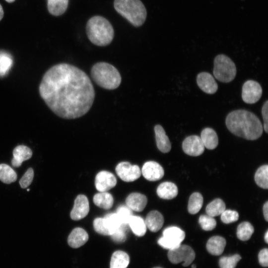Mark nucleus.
<instances>
[{
	"label": "nucleus",
	"mask_w": 268,
	"mask_h": 268,
	"mask_svg": "<svg viewBox=\"0 0 268 268\" xmlns=\"http://www.w3.org/2000/svg\"><path fill=\"white\" fill-rule=\"evenodd\" d=\"M121 222L128 225L129 220L132 215V210L127 205H120L117 209V212Z\"/></svg>",
	"instance_id": "38"
},
{
	"label": "nucleus",
	"mask_w": 268,
	"mask_h": 268,
	"mask_svg": "<svg viewBox=\"0 0 268 268\" xmlns=\"http://www.w3.org/2000/svg\"><path fill=\"white\" fill-rule=\"evenodd\" d=\"M91 76L98 86L108 90L117 88L122 81L118 70L111 64L106 62L94 64L91 69Z\"/></svg>",
	"instance_id": "4"
},
{
	"label": "nucleus",
	"mask_w": 268,
	"mask_h": 268,
	"mask_svg": "<svg viewBox=\"0 0 268 268\" xmlns=\"http://www.w3.org/2000/svg\"><path fill=\"white\" fill-rule=\"evenodd\" d=\"M141 172L143 177L150 181H155L161 179L164 174V169L157 162L150 161L145 162Z\"/></svg>",
	"instance_id": "14"
},
{
	"label": "nucleus",
	"mask_w": 268,
	"mask_h": 268,
	"mask_svg": "<svg viewBox=\"0 0 268 268\" xmlns=\"http://www.w3.org/2000/svg\"><path fill=\"white\" fill-rule=\"evenodd\" d=\"M157 147L163 153L169 152L171 144L163 128L160 125H156L154 128Z\"/></svg>",
	"instance_id": "19"
},
{
	"label": "nucleus",
	"mask_w": 268,
	"mask_h": 268,
	"mask_svg": "<svg viewBox=\"0 0 268 268\" xmlns=\"http://www.w3.org/2000/svg\"><path fill=\"white\" fill-rule=\"evenodd\" d=\"M34 178V170L32 168H28L23 176L19 180V184L22 189L28 187L33 181Z\"/></svg>",
	"instance_id": "41"
},
{
	"label": "nucleus",
	"mask_w": 268,
	"mask_h": 268,
	"mask_svg": "<svg viewBox=\"0 0 268 268\" xmlns=\"http://www.w3.org/2000/svg\"><path fill=\"white\" fill-rule=\"evenodd\" d=\"M130 263L129 255L124 251H115L112 255L110 268H127Z\"/></svg>",
	"instance_id": "24"
},
{
	"label": "nucleus",
	"mask_w": 268,
	"mask_h": 268,
	"mask_svg": "<svg viewBox=\"0 0 268 268\" xmlns=\"http://www.w3.org/2000/svg\"><path fill=\"white\" fill-rule=\"evenodd\" d=\"M32 155V151L30 148L24 145H18L13 150L11 164L14 167H18L23 161L30 159Z\"/></svg>",
	"instance_id": "18"
},
{
	"label": "nucleus",
	"mask_w": 268,
	"mask_h": 268,
	"mask_svg": "<svg viewBox=\"0 0 268 268\" xmlns=\"http://www.w3.org/2000/svg\"><path fill=\"white\" fill-rule=\"evenodd\" d=\"M199 222L201 228L205 231H210L215 228L216 221L213 217L208 215H201L200 216Z\"/></svg>",
	"instance_id": "36"
},
{
	"label": "nucleus",
	"mask_w": 268,
	"mask_h": 268,
	"mask_svg": "<svg viewBox=\"0 0 268 268\" xmlns=\"http://www.w3.org/2000/svg\"><path fill=\"white\" fill-rule=\"evenodd\" d=\"M169 260L173 264L183 262V266H189L195 258L193 249L187 245H180L178 247L169 250L168 253Z\"/></svg>",
	"instance_id": "8"
},
{
	"label": "nucleus",
	"mask_w": 268,
	"mask_h": 268,
	"mask_svg": "<svg viewBox=\"0 0 268 268\" xmlns=\"http://www.w3.org/2000/svg\"><path fill=\"white\" fill-rule=\"evenodd\" d=\"M68 3V0H48V10L52 15H60L66 10Z\"/></svg>",
	"instance_id": "28"
},
{
	"label": "nucleus",
	"mask_w": 268,
	"mask_h": 268,
	"mask_svg": "<svg viewBox=\"0 0 268 268\" xmlns=\"http://www.w3.org/2000/svg\"><path fill=\"white\" fill-rule=\"evenodd\" d=\"M259 264L264 267L268 266V249L265 248L261 250L258 254Z\"/></svg>",
	"instance_id": "42"
},
{
	"label": "nucleus",
	"mask_w": 268,
	"mask_h": 268,
	"mask_svg": "<svg viewBox=\"0 0 268 268\" xmlns=\"http://www.w3.org/2000/svg\"><path fill=\"white\" fill-rule=\"evenodd\" d=\"M185 237V233L176 226L166 228L163 231V236L158 240V244L162 248L171 250L180 246Z\"/></svg>",
	"instance_id": "7"
},
{
	"label": "nucleus",
	"mask_w": 268,
	"mask_h": 268,
	"mask_svg": "<svg viewBox=\"0 0 268 268\" xmlns=\"http://www.w3.org/2000/svg\"><path fill=\"white\" fill-rule=\"evenodd\" d=\"M237 72L234 63L227 56L220 54L214 60L213 73L218 81L228 83L235 77Z\"/></svg>",
	"instance_id": "6"
},
{
	"label": "nucleus",
	"mask_w": 268,
	"mask_h": 268,
	"mask_svg": "<svg viewBox=\"0 0 268 268\" xmlns=\"http://www.w3.org/2000/svg\"><path fill=\"white\" fill-rule=\"evenodd\" d=\"M228 130L234 135L247 140H256L261 136L262 124L252 112L239 109L230 112L225 119Z\"/></svg>",
	"instance_id": "2"
},
{
	"label": "nucleus",
	"mask_w": 268,
	"mask_h": 268,
	"mask_svg": "<svg viewBox=\"0 0 268 268\" xmlns=\"http://www.w3.org/2000/svg\"><path fill=\"white\" fill-rule=\"evenodd\" d=\"M93 227L96 232L103 235H110V232L105 225L104 218L98 217L93 221Z\"/></svg>",
	"instance_id": "40"
},
{
	"label": "nucleus",
	"mask_w": 268,
	"mask_h": 268,
	"mask_svg": "<svg viewBox=\"0 0 268 268\" xmlns=\"http://www.w3.org/2000/svg\"><path fill=\"white\" fill-rule=\"evenodd\" d=\"M201 138L206 148L213 149L218 144V138L215 131L210 128L203 129L201 134Z\"/></svg>",
	"instance_id": "22"
},
{
	"label": "nucleus",
	"mask_w": 268,
	"mask_h": 268,
	"mask_svg": "<svg viewBox=\"0 0 268 268\" xmlns=\"http://www.w3.org/2000/svg\"><path fill=\"white\" fill-rule=\"evenodd\" d=\"M89 211V205L87 197L79 195L76 198L70 216L73 220H79L85 217Z\"/></svg>",
	"instance_id": "12"
},
{
	"label": "nucleus",
	"mask_w": 268,
	"mask_h": 268,
	"mask_svg": "<svg viewBox=\"0 0 268 268\" xmlns=\"http://www.w3.org/2000/svg\"><path fill=\"white\" fill-rule=\"evenodd\" d=\"M147 202L146 196L138 193H133L130 194L126 200L127 206L132 210L137 212L142 211Z\"/></svg>",
	"instance_id": "17"
},
{
	"label": "nucleus",
	"mask_w": 268,
	"mask_h": 268,
	"mask_svg": "<svg viewBox=\"0 0 268 268\" xmlns=\"http://www.w3.org/2000/svg\"><path fill=\"white\" fill-rule=\"evenodd\" d=\"M197 83L199 88L207 94H212L218 89V85L214 77L207 72H201L198 74Z\"/></svg>",
	"instance_id": "15"
},
{
	"label": "nucleus",
	"mask_w": 268,
	"mask_h": 268,
	"mask_svg": "<svg viewBox=\"0 0 268 268\" xmlns=\"http://www.w3.org/2000/svg\"><path fill=\"white\" fill-rule=\"evenodd\" d=\"M178 191V188L175 184L170 182H165L158 186L156 193L160 198L170 200L177 196Z\"/></svg>",
	"instance_id": "23"
},
{
	"label": "nucleus",
	"mask_w": 268,
	"mask_h": 268,
	"mask_svg": "<svg viewBox=\"0 0 268 268\" xmlns=\"http://www.w3.org/2000/svg\"><path fill=\"white\" fill-rule=\"evenodd\" d=\"M263 210L264 218L267 221H268V201L264 204Z\"/></svg>",
	"instance_id": "44"
},
{
	"label": "nucleus",
	"mask_w": 268,
	"mask_h": 268,
	"mask_svg": "<svg viewBox=\"0 0 268 268\" xmlns=\"http://www.w3.org/2000/svg\"><path fill=\"white\" fill-rule=\"evenodd\" d=\"M241 259V257L238 254L229 257H222L219 260V265L220 268H235Z\"/></svg>",
	"instance_id": "34"
},
{
	"label": "nucleus",
	"mask_w": 268,
	"mask_h": 268,
	"mask_svg": "<svg viewBox=\"0 0 268 268\" xmlns=\"http://www.w3.org/2000/svg\"><path fill=\"white\" fill-rule=\"evenodd\" d=\"M12 64V59L8 54L0 52V76L4 75Z\"/></svg>",
	"instance_id": "35"
},
{
	"label": "nucleus",
	"mask_w": 268,
	"mask_h": 268,
	"mask_svg": "<svg viewBox=\"0 0 268 268\" xmlns=\"http://www.w3.org/2000/svg\"><path fill=\"white\" fill-rule=\"evenodd\" d=\"M5 0L8 2H12L14 1L15 0Z\"/></svg>",
	"instance_id": "47"
},
{
	"label": "nucleus",
	"mask_w": 268,
	"mask_h": 268,
	"mask_svg": "<svg viewBox=\"0 0 268 268\" xmlns=\"http://www.w3.org/2000/svg\"><path fill=\"white\" fill-rule=\"evenodd\" d=\"M262 92V87L257 81L248 80L243 85L242 98L246 103L254 104L260 99Z\"/></svg>",
	"instance_id": "9"
},
{
	"label": "nucleus",
	"mask_w": 268,
	"mask_h": 268,
	"mask_svg": "<svg viewBox=\"0 0 268 268\" xmlns=\"http://www.w3.org/2000/svg\"><path fill=\"white\" fill-rule=\"evenodd\" d=\"M128 225L134 233L137 236H142L146 233V226L145 221L140 216L132 215L129 220Z\"/></svg>",
	"instance_id": "25"
},
{
	"label": "nucleus",
	"mask_w": 268,
	"mask_h": 268,
	"mask_svg": "<svg viewBox=\"0 0 268 268\" xmlns=\"http://www.w3.org/2000/svg\"><path fill=\"white\" fill-rule=\"evenodd\" d=\"M182 148L184 152L190 156H198L204 150V146L200 136L197 135H190L183 140Z\"/></svg>",
	"instance_id": "11"
},
{
	"label": "nucleus",
	"mask_w": 268,
	"mask_h": 268,
	"mask_svg": "<svg viewBox=\"0 0 268 268\" xmlns=\"http://www.w3.org/2000/svg\"><path fill=\"white\" fill-rule=\"evenodd\" d=\"M254 231V227L250 222H243L237 227V236L238 238L241 241H247L250 239Z\"/></svg>",
	"instance_id": "32"
},
{
	"label": "nucleus",
	"mask_w": 268,
	"mask_h": 268,
	"mask_svg": "<svg viewBox=\"0 0 268 268\" xmlns=\"http://www.w3.org/2000/svg\"><path fill=\"white\" fill-rule=\"evenodd\" d=\"M265 241L267 243H268V231H267L264 236Z\"/></svg>",
	"instance_id": "46"
},
{
	"label": "nucleus",
	"mask_w": 268,
	"mask_h": 268,
	"mask_svg": "<svg viewBox=\"0 0 268 268\" xmlns=\"http://www.w3.org/2000/svg\"><path fill=\"white\" fill-rule=\"evenodd\" d=\"M116 184L117 180L115 176L110 172L102 171L95 177V187L100 192L109 191L114 188Z\"/></svg>",
	"instance_id": "13"
},
{
	"label": "nucleus",
	"mask_w": 268,
	"mask_h": 268,
	"mask_svg": "<svg viewBox=\"0 0 268 268\" xmlns=\"http://www.w3.org/2000/svg\"><path fill=\"white\" fill-rule=\"evenodd\" d=\"M3 16V10L1 5L0 4V20L2 18Z\"/></svg>",
	"instance_id": "45"
},
{
	"label": "nucleus",
	"mask_w": 268,
	"mask_h": 268,
	"mask_svg": "<svg viewBox=\"0 0 268 268\" xmlns=\"http://www.w3.org/2000/svg\"><path fill=\"white\" fill-rule=\"evenodd\" d=\"M15 171L8 165L0 164V181L5 184H10L17 180Z\"/></svg>",
	"instance_id": "27"
},
{
	"label": "nucleus",
	"mask_w": 268,
	"mask_h": 268,
	"mask_svg": "<svg viewBox=\"0 0 268 268\" xmlns=\"http://www.w3.org/2000/svg\"><path fill=\"white\" fill-rule=\"evenodd\" d=\"M192 268H196V265H193L192 266Z\"/></svg>",
	"instance_id": "48"
},
{
	"label": "nucleus",
	"mask_w": 268,
	"mask_h": 268,
	"mask_svg": "<svg viewBox=\"0 0 268 268\" xmlns=\"http://www.w3.org/2000/svg\"><path fill=\"white\" fill-rule=\"evenodd\" d=\"M29 191V189H27V191Z\"/></svg>",
	"instance_id": "50"
},
{
	"label": "nucleus",
	"mask_w": 268,
	"mask_h": 268,
	"mask_svg": "<svg viewBox=\"0 0 268 268\" xmlns=\"http://www.w3.org/2000/svg\"><path fill=\"white\" fill-rule=\"evenodd\" d=\"M86 31L89 40L98 46H105L112 41L114 31L110 22L101 16L91 17L87 22Z\"/></svg>",
	"instance_id": "3"
},
{
	"label": "nucleus",
	"mask_w": 268,
	"mask_h": 268,
	"mask_svg": "<svg viewBox=\"0 0 268 268\" xmlns=\"http://www.w3.org/2000/svg\"><path fill=\"white\" fill-rule=\"evenodd\" d=\"M160 268V267H155V268Z\"/></svg>",
	"instance_id": "49"
},
{
	"label": "nucleus",
	"mask_w": 268,
	"mask_h": 268,
	"mask_svg": "<svg viewBox=\"0 0 268 268\" xmlns=\"http://www.w3.org/2000/svg\"><path fill=\"white\" fill-rule=\"evenodd\" d=\"M145 223L151 231L156 232L159 231L164 223V218L162 214L157 210L150 211L146 215Z\"/></svg>",
	"instance_id": "20"
},
{
	"label": "nucleus",
	"mask_w": 268,
	"mask_h": 268,
	"mask_svg": "<svg viewBox=\"0 0 268 268\" xmlns=\"http://www.w3.org/2000/svg\"><path fill=\"white\" fill-rule=\"evenodd\" d=\"M116 10L135 27L141 26L145 22L147 12L140 0H115Z\"/></svg>",
	"instance_id": "5"
},
{
	"label": "nucleus",
	"mask_w": 268,
	"mask_h": 268,
	"mask_svg": "<svg viewBox=\"0 0 268 268\" xmlns=\"http://www.w3.org/2000/svg\"><path fill=\"white\" fill-rule=\"evenodd\" d=\"M88 240L86 231L80 227L73 229L67 238L68 245L73 248H77L83 245Z\"/></svg>",
	"instance_id": "16"
},
{
	"label": "nucleus",
	"mask_w": 268,
	"mask_h": 268,
	"mask_svg": "<svg viewBox=\"0 0 268 268\" xmlns=\"http://www.w3.org/2000/svg\"><path fill=\"white\" fill-rule=\"evenodd\" d=\"M39 91L53 112L66 119L78 118L86 114L95 98L94 89L87 74L67 63L56 65L46 71Z\"/></svg>",
	"instance_id": "1"
},
{
	"label": "nucleus",
	"mask_w": 268,
	"mask_h": 268,
	"mask_svg": "<svg viewBox=\"0 0 268 268\" xmlns=\"http://www.w3.org/2000/svg\"><path fill=\"white\" fill-rule=\"evenodd\" d=\"M225 210V204L220 199H216L210 202L206 207L207 215L215 217L221 214Z\"/></svg>",
	"instance_id": "29"
},
{
	"label": "nucleus",
	"mask_w": 268,
	"mask_h": 268,
	"mask_svg": "<svg viewBox=\"0 0 268 268\" xmlns=\"http://www.w3.org/2000/svg\"><path fill=\"white\" fill-rule=\"evenodd\" d=\"M117 175L124 181L130 182L139 178L141 172L136 165H132L128 162L119 163L116 167Z\"/></svg>",
	"instance_id": "10"
},
{
	"label": "nucleus",
	"mask_w": 268,
	"mask_h": 268,
	"mask_svg": "<svg viewBox=\"0 0 268 268\" xmlns=\"http://www.w3.org/2000/svg\"><path fill=\"white\" fill-rule=\"evenodd\" d=\"M262 115L264 121V131L266 133H268V101L266 100L263 104L262 108Z\"/></svg>",
	"instance_id": "43"
},
{
	"label": "nucleus",
	"mask_w": 268,
	"mask_h": 268,
	"mask_svg": "<svg viewBox=\"0 0 268 268\" xmlns=\"http://www.w3.org/2000/svg\"><path fill=\"white\" fill-rule=\"evenodd\" d=\"M93 201L96 205L105 209L110 208L114 203L113 196L106 192L95 194L93 197Z\"/></svg>",
	"instance_id": "26"
},
{
	"label": "nucleus",
	"mask_w": 268,
	"mask_h": 268,
	"mask_svg": "<svg viewBox=\"0 0 268 268\" xmlns=\"http://www.w3.org/2000/svg\"><path fill=\"white\" fill-rule=\"evenodd\" d=\"M128 225L122 224L110 235L113 240L116 242H123L127 239V226Z\"/></svg>",
	"instance_id": "37"
},
{
	"label": "nucleus",
	"mask_w": 268,
	"mask_h": 268,
	"mask_svg": "<svg viewBox=\"0 0 268 268\" xmlns=\"http://www.w3.org/2000/svg\"><path fill=\"white\" fill-rule=\"evenodd\" d=\"M239 218L238 213L235 210L230 209L225 210L221 214V221L226 224H228L235 222Z\"/></svg>",
	"instance_id": "39"
},
{
	"label": "nucleus",
	"mask_w": 268,
	"mask_h": 268,
	"mask_svg": "<svg viewBox=\"0 0 268 268\" xmlns=\"http://www.w3.org/2000/svg\"><path fill=\"white\" fill-rule=\"evenodd\" d=\"M226 246L225 239L219 236H214L210 238L207 242L206 247L210 254L214 256L220 255Z\"/></svg>",
	"instance_id": "21"
},
{
	"label": "nucleus",
	"mask_w": 268,
	"mask_h": 268,
	"mask_svg": "<svg viewBox=\"0 0 268 268\" xmlns=\"http://www.w3.org/2000/svg\"><path fill=\"white\" fill-rule=\"evenodd\" d=\"M256 183L260 187L268 189V165H264L260 167L255 175Z\"/></svg>",
	"instance_id": "31"
},
{
	"label": "nucleus",
	"mask_w": 268,
	"mask_h": 268,
	"mask_svg": "<svg viewBox=\"0 0 268 268\" xmlns=\"http://www.w3.org/2000/svg\"><path fill=\"white\" fill-rule=\"evenodd\" d=\"M203 197L202 195L198 192L192 194L189 200L188 210L192 214L198 213L201 209L203 204Z\"/></svg>",
	"instance_id": "30"
},
{
	"label": "nucleus",
	"mask_w": 268,
	"mask_h": 268,
	"mask_svg": "<svg viewBox=\"0 0 268 268\" xmlns=\"http://www.w3.org/2000/svg\"><path fill=\"white\" fill-rule=\"evenodd\" d=\"M103 218L105 225L110 232V235L122 224L116 213H108Z\"/></svg>",
	"instance_id": "33"
}]
</instances>
